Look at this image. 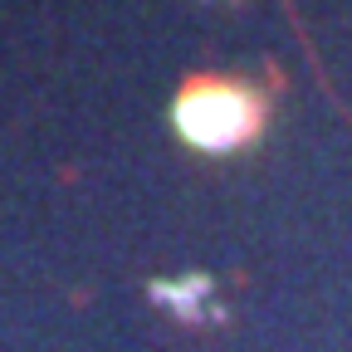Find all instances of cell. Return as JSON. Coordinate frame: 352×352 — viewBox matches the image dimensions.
<instances>
[{
	"mask_svg": "<svg viewBox=\"0 0 352 352\" xmlns=\"http://www.w3.org/2000/svg\"><path fill=\"white\" fill-rule=\"evenodd\" d=\"M176 127L201 152H230L259 127V108L240 88H196L176 103Z\"/></svg>",
	"mask_w": 352,
	"mask_h": 352,
	"instance_id": "1",
	"label": "cell"
},
{
	"mask_svg": "<svg viewBox=\"0 0 352 352\" xmlns=\"http://www.w3.org/2000/svg\"><path fill=\"white\" fill-rule=\"evenodd\" d=\"M215 294V284L206 279V274H186V279H157L152 284V298L157 303H166L171 314H182L186 323H196V318H206V298Z\"/></svg>",
	"mask_w": 352,
	"mask_h": 352,
	"instance_id": "2",
	"label": "cell"
}]
</instances>
